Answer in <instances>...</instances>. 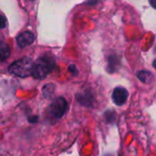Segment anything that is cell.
I'll use <instances>...</instances> for the list:
<instances>
[{"instance_id":"obj_1","label":"cell","mask_w":156,"mask_h":156,"mask_svg":"<svg viewBox=\"0 0 156 156\" xmlns=\"http://www.w3.org/2000/svg\"><path fill=\"white\" fill-rule=\"evenodd\" d=\"M54 68V59L48 56H43L37 59L36 62L33 63L32 69V76L35 79H44L46 78Z\"/></svg>"},{"instance_id":"obj_2","label":"cell","mask_w":156,"mask_h":156,"mask_svg":"<svg viewBox=\"0 0 156 156\" xmlns=\"http://www.w3.org/2000/svg\"><path fill=\"white\" fill-rule=\"evenodd\" d=\"M33 61L29 58H23L21 59L14 61L8 68L9 73L20 77L27 78L32 74L33 69Z\"/></svg>"},{"instance_id":"obj_3","label":"cell","mask_w":156,"mask_h":156,"mask_svg":"<svg viewBox=\"0 0 156 156\" xmlns=\"http://www.w3.org/2000/svg\"><path fill=\"white\" fill-rule=\"evenodd\" d=\"M68 109L67 101L64 98H58L51 106V113L55 118H60L64 115Z\"/></svg>"},{"instance_id":"obj_4","label":"cell","mask_w":156,"mask_h":156,"mask_svg":"<svg viewBox=\"0 0 156 156\" xmlns=\"http://www.w3.org/2000/svg\"><path fill=\"white\" fill-rule=\"evenodd\" d=\"M112 99L117 106L124 105L128 99L127 90L123 87H116L112 91Z\"/></svg>"},{"instance_id":"obj_5","label":"cell","mask_w":156,"mask_h":156,"mask_svg":"<svg viewBox=\"0 0 156 156\" xmlns=\"http://www.w3.org/2000/svg\"><path fill=\"white\" fill-rule=\"evenodd\" d=\"M35 40V36L30 31H25L19 34L16 37V43L20 48H25L31 45Z\"/></svg>"},{"instance_id":"obj_6","label":"cell","mask_w":156,"mask_h":156,"mask_svg":"<svg viewBox=\"0 0 156 156\" xmlns=\"http://www.w3.org/2000/svg\"><path fill=\"white\" fill-rule=\"evenodd\" d=\"M10 55L9 47L5 43H0V60L6 59Z\"/></svg>"},{"instance_id":"obj_7","label":"cell","mask_w":156,"mask_h":156,"mask_svg":"<svg viewBox=\"0 0 156 156\" xmlns=\"http://www.w3.org/2000/svg\"><path fill=\"white\" fill-rule=\"evenodd\" d=\"M150 77L153 78L152 74H151L150 72H148V71H140V72L138 73V78H139L142 81H144V82H146L147 80L150 81Z\"/></svg>"},{"instance_id":"obj_8","label":"cell","mask_w":156,"mask_h":156,"mask_svg":"<svg viewBox=\"0 0 156 156\" xmlns=\"http://www.w3.org/2000/svg\"><path fill=\"white\" fill-rule=\"evenodd\" d=\"M6 26V20L5 17L2 15H0V28H4Z\"/></svg>"}]
</instances>
